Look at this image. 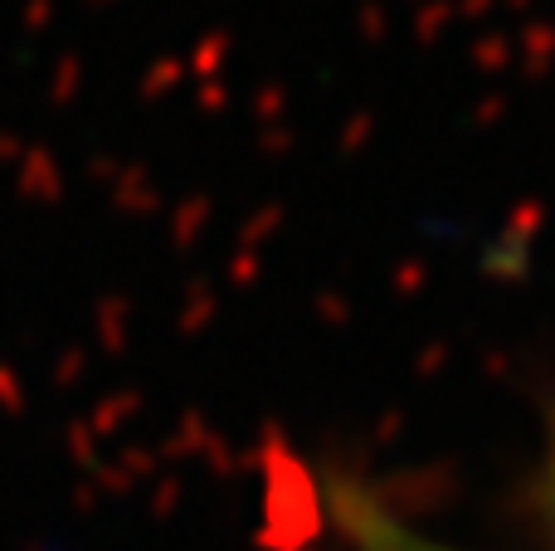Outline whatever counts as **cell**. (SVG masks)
<instances>
[{
    "label": "cell",
    "instance_id": "6da1fadb",
    "mask_svg": "<svg viewBox=\"0 0 555 551\" xmlns=\"http://www.w3.org/2000/svg\"><path fill=\"white\" fill-rule=\"evenodd\" d=\"M375 551H443V547H424V542H410V537H390V542H380Z\"/></svg>",
    "mask_w": 555,
    "mask_h": 551
}]
</instances>
